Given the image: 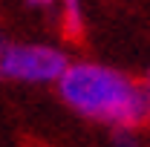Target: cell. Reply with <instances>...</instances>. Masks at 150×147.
I'll return each instance as SVG.
<instances>
[{
    "mask_svg": "<svg viewBox=\"0 0 150 147\" xmlns=\"http://www.w3.org/2000/svg\"><path fill=\"white\" fill-rule=\"evenodd\" d=\"M3 49H6V46H3V40H0V58H3Z\"/></svg>",
    "mask_w": 150,
    "mask_h": 147,
    "instance_id": "8992f818",
    "label": "cell"
},
{
    "mask_svg": "<svg viewBox=\"0 0 150 147\" xmlns=\"http://www.w3.org/2000/svg\"><path fill=\"white\" fill-rule=\"evenodd\" d=\"M147 90H150V75H147Z\"/></svg>",
    "mask_w": 150,
    "mask_h": 147,
    "instance_id": "52a82bcc",
    "label": "cell"
},
{
    "mask_svg": "<svg viewBox=\"0 0 150 147\" xmlns=\"http://www.w3.org/2000/svg\"><path fill=\"white\" fill-rule=\"evenodd\" d=\"M67 66H69V58L61 49L43 46V43L6 46L0 58V75L20 84H58Z\"/></svg>",
    "mask_w": 150,
    "mask_h": 147,
    "instance_id": "7a4b0ae2",
    "label": "cell"
},
{
    "mask_svg": "<svg viewBox=\"0 0 150 147\" xmlns=\"http://www.w3.org/2000/svg\"><path fill=\"white\" fill-rule=\"evenodd\" d=\"M29 3H32V6H52L55 0H29Z\"/></svg>",
    "mask_w": 150,
    "mask_h": 147,
    "instance_id": "5b68a950",
    "label": "cell"
},
{
    "mask_svg": "<svg viewBox=\"0 0 150 147\" xmlns=\"http://www.w3.org/2000/svg\"><path fill=\"white\" fill-rule=\"evenodd\" d=\"M58 92L78 115L110 127H139L150 118L147 84L101 64H69L58 81Z\"/></svg>",
    "mask_w": 150,
    "mask_h": 147,
    "instance_id": "6da1fadb",
    "label": "cell"
},
{
    "mask_svg": "<svg viewBox=\"0 0 150 147\" xmlns=\"http://www.w3.org/2000/svg\"><path fill=\"white\" fill-rule=\"evenodd\" d=\"M112 144H115V147H139L136 136H133V127H115Z\"/></svg>",
    "mask_w": 150,
    "mask_h": 147,
    "instance_id": "277c9868",
    "label": "cell"
},
{
    "mask_svg": "<svg viewBox=\"0 0 150 147\" xmlns=\"http://www.w3.org/2000/svg\"><path fill=\"white\" fill-rule=\"evenodd\" d=\"M61 26H64V35L78 40L84 32V6L81 0H64L61 6Z\"/></svg>",
    "mask_w": 150,
    "mask_h": 147,
    "instance_id": "3957f363",
    "label": "cell"
}]
</instances>
